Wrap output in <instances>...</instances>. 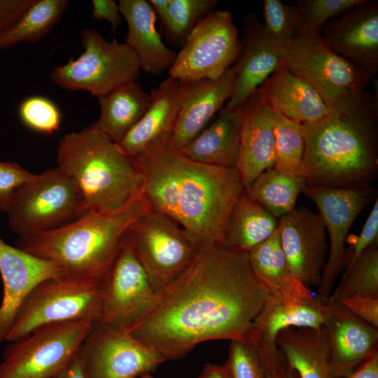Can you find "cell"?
Segmentation results:
<instances>
[{
  "mask_svg": "<svg viewBox=\"0 0 378 378\" xmlns=\"http://www.w3.org/2000/svg\"><path fill=\"white\" fill-rule=\"evenodd\" d=\"M269 295L253 271L248 252L223 245L204 247L156 293L151 308L127 332L165 360L179 359L202 342H246Z\"/></svg>",
  "mask_w": 378,
  "mask_h": 378,
  "instance_id": "6da1fadb",
  "label": "cell"
},
{
  "mask_svg": "<svg viewBox=\"0 0 378 378\" xmlns=\"http://www.w3.org/2000/svg\"><path fill=\"white\" fill-rule=\"evenodd\" d=\"M133 160L151 209L175 220L200 248L223 245L231 209L244 191L235 168L195 162L173 147Z\"/></svg>",
  "mask_w": 378,
  "mask_h": 378,
  "instance_id": "7a4b0ae2",
  "label": "cell"
},
{
  "mask_svg": "<svg viewBox=\"0 0 378 378\" xmlns=\"http://www.w3.org/2000/svg\"><path fill=\"white\" fill-rule=\"evenodd\" d=\"M301 124L305 142L302 175L307 187L366 188L378 173V105L364 91Z\"/></svg>",
  "mask_w": 378,
  "mask_h": 378,
  "instance_id": "3957f363",
  "label": "cell"
},
{
  "mask_svg": "<svg viewBox=\"0 0 378 378\" xmlns=\"http://www.w3.org/2000/svg\"><path fill=\"white\" fill-rule=\"evenodd\" d=\"M150 209L142 192L118 209L85 213L57 229L18 238L15 246L57 265L66 274L102 284L130 227Z\"/></svg>",
  "mask_w": 378,
  "mask_h": 378,
  "instance_id": "277c9868",
  "label": "cell"
},
{
  "mask_svg": "<svg viewBox=\"0 0 378 378\" xmlns=\"http://www.w3.org/2000/svg\"><path fill=\"white\" fill-rule=\"evenodd\" d=\"M57 163L72 181L84 214L118 209L143 192L136 162L93 124L59 141Z\"/></svg>",
  "mask_w": 378,
  "mask_h": 378,
  "instance_id": "5b68a950",
  "label": "cell"
},
{
  "mask_svg": "<svg viewBox=\"0 0 378 378\" xmlns=\"http://www.w3.org/2000/svg\"><path fill=\"white\" fill-rule=\"evenodd\" d=\"M282 63L310 85L330 110L365 91L371 78L334 52L320 31L302 30L279 48Z\"/></svg>",
  "mask_w": 378,
  "mask_h": 378,
  "instance_id": "8992f818",
  "label": "cell"
},
{
  "mask_svg": "<svg viewBox=\"0 0 378 378\" xmlns=\"http://www.w3.org/2000/svg\"><path fill=\"white\" fill-rule=\"evenodd\" d=\"M83 52L76 59L55 66L50 73L53 83L71 91L83 90L97 98L137 80L141 70L134 51L115 38L107 41L94 28L80 31Z\"/></svg>",
  "mask_w": 378,
  "mask_h": 378,
  "instance_id": "52a82bcc",
  "label": "cell"
},
{
  "mask_svg": "<svg viewBox=\"0 0 378 378\" xmlns=\"http://www.w3.org/2000/svg\"><path fill=\"white\" fill-rule=\"evenodd\" d=\"M102 284L64 274L43 281L22 304L6 341L12 342L44 326L78 320L99 321Z\"/></svg>",
  "mask_w": 378,
  "mask_h": 378,
  "instance_id": "ba28073f",
  "label": "cell"
},
{
  "mask_svg": "<svg viewBox=\"0 0 378 378\" xmlns=\"http://www.w3.org/2000/svg\"><path fill=\"white\" fill-rule=\"evenodd\" d=\"M96 323L86 319L50 324L9 342L0 363V378H55Z\"/></svg>",
  "mask_w": 378,
  "mask_h": 378,
  "instance_id": "9c48e42d",
  "label": "cell"
},
{
  "mask_svg": "<svg viewBox=\"0 0 378 378\" xmlns=\"http://www.w3.org/2000/svg\"><path fill=\"white\" fill-rule=\"evenodd\" d=\"M127 236L156 293L177 279L201 249L178 223L151 209L131 225Z\"/></svg>",
  "mask_w": 378,
  "mask_h": 378,
  "instance_id": "30bf717a",
  "label": "cell"
},
{
  "mask_svg": "<svg viewBox=\"0 0 378 378\" xmlns=\"http://www.w3.org/2000/svg\"><path fill=\"white\" fill-rule=\"evenodd\" d=\"M6 214L19 238L57 229L84 214L72 181L57 167L35 174Z\"/></svg>",
  "mask_w": 378,
  "mask_h": 378,
  "instance_id": "8fae6325",
  "label": "cell"
},
{
  "mask_svg": "<svg viewBox=\"0 0 378 378\" xmlns=\"http://www.w3.org/2000/svg\"><path fill=\"white\" fill-rule=\"evenodd\" d=\"M241 51V41L231 13L213 11L188 35L169 76L183 83L217 79L235 64Z\"/></svg>",
  "mask_w": 378,
  "mask_h": 378,
  "instance_id": "7c38bea8",
  "label": "cell"
},
{
  "mask_svg": "<svg viewBox=\"0 0 378 378\" xmlns=\"http://www.w3.org/2000/svg\"><path fill=\"white\" fill-rule=\"evenodd\" d=\"M87 378H136L165 359L127 331L97 323L79 349Z\"/></svg>",
  "mask_w": 378,
  "mask_h": 378,
  "instance_id": "4fadbf2b",
  "label": "cell"
},
{
  "mask_svg": "<svg viewBox=\"0 0 378 378\" xmlns=\"http://www.w3.org/2000/svg\"><path fill=\"white\" fill-rule=\"evenodd\" d=\"M304 194L316 204L330 240V251L317 286V296L327 302L336 279L345 270V243L351 226L363 209L375 197L377 190L366 188L307 187Z\"/></svg>",
  "mask_w": 378,
  "mask_h": 378,
  "instance_id": "5bb4252c",
  "label": "cell"
},
{
  "mask_svg": "<svg viewBox=\"0 0 378 378\" xmlns=\"http://www.w3.org/2000/svg\"><path fill=\"white\" fill-rule=\"evenodd\" d=\"M155 296L127 236L102 284L97 323L127 332L151 308Z\"/></svg>",
  "mask_w": 378,
  "mask_h": 378,
  "instance_id": "9a60e30c",
  "label": "cell"
},
{
  "mask_svg": "<svg viewBox=\"0 0 378 378\" xmlns=\"http://www.w3.org/2000/svg\"><path fill=\"white\" fill-rule=\"evenodd\" d=\"M331 305L317 296L304 303L288 305L270 295L253 319L246 340L268 372L286 363L276 345V336L289 327L321 328L328 321Z\"/></svg>",
  "mask_w": 378,
  "mask_h": 378,
  "instance_id": "2e32d148",
  "label": "cell"
},
{
  "mask_svg": "<svg viewBox=\"0 0 378 378\" xmlns=\"http://www.w3.org/2000/svg\"><path fill=\"white\" fill-rule=\"evenodd\" d=\"M282 250L296 278L309 288L317 287L327 260V232L318 213L298 206L279 219Z\"/></svg>",
  "mask_w": 378,
  "mask_h": 378,
  "instance_id": "e0dca14e",
  "label": "cell"
},
{
  "mask_svg": "<svg viewBox=\"0 0 378 378\" xmlns=\"http://www.w3.org/2000/svg\"><path fill=\"white\" fill-rule=\"evenodd\" d=\"M188 83L171 77L150 92V105L141 118L117 143L131 159L172 147L174 130Z\"/></svg>",
  "mask_w": 378,
  "mask_h": 378,
  "instance_id": "ac0fdd59",
  "label": "cell"
},
{
  "mask_svg": "<svg viewBox=\"0 0 378 378\" xmlns=\"http://www.w3.org/2000/svg\"><path fill=\"white\" fill-rule=\"evenodd\" d=\"M328 46L365 72H378V1L364 0L324 24L320 31Z\"/></svg>",
  "mask_w": 378,
  "mask_h": 378,
  "instance_id": "d6986e66",
  "label": "cell"
},
{
  "mask_svg": "<svg viewBox=\"0 0 378 378\" xmlns=\"http://www.w3.org/2000/svg\"><path fill=\"white\" fill-rule=\"evenodd\" d=\"M0 274L3 283L1 342L6 341L22 304L31 291L43 281L66 273L57 265L10 246L0 238Z\"/></svg>",
  "mask_w": 378,
  "mask_h": 378,
  "instance_id": "ffe728a7",
  "label": "cell"
},
{
  "mask_svg": "<svg viewBox=\"0 0 378 378\" xmlns=\"http://www.w3.org/2000/svg\"><path fill=\"white\" fill-rule=\"evenodd\" d=\"M241 22V51L234 64L235 78L225 109L245 104L281 62L280 48L269 37L257 15L246 13Z\"/></svg>",
  "mask_w": 378,
  "mask_h": 378,
  "instance_id": "44dd1931",
  "label": "cell"
},
{
  "mask_svg": "<svg viewBox=\"0 0 378 378\" xmlns=\"http://www.w3.org/2000/svg\"><path fill=\"white\" fill-rule=\"evenodd\" d=\"M329 304L332 310L323 326L329 340L331 374L332 378H344L377 350L378 328L341 302Z\"/></svg>",
  "mask_w": 378,
  "mask_h": 378,
  "instance_id": "7402d4cb",
  "label": "cell"
},
{
  "mask_svg": "<svg viewBox=\"0 0 378 378\" xmlns=\"http://www.w3.org/2000/svg\"><path fill=\"white\" fill-rule=\"evenodd\" d=\"M274 115L258 90L246 102L236 165L244 190L274 166Z\"/></svg>",
  "mask_w": 378,
  "mask_h": 378,
  "instance_id": "603a6c76",
  "label": "cell"
},
{
  "mask_svg": "<svg viewBox=\"0 0 378 378\" xmlns=\"http://www.w3.org/2000/svg\"><path fill=\"white\" fill-rule=\"evenodd\" d=\"M235 78L234 65L217 79L188 83L174 130L172 147L181 150L206 127L230 99Z\"/></svg>",
  "mask_w": 378,
  "mask_h": 378,
  "instance_id": "cb8c5ba5",
  "label": "cell"
},
{
  "mask_svg": "<svg viewBox=\"0 0 378 378\" xmlns=\"http://www.w3.org/2000/svg\"><path fill=\"white\" fill-rule=\"evenodd\" d=\"M258 92L274 112L302 125L315 123L330 111L318 92L281 61Z\"/></svg>",
  "mask_w": 378,
  "mask_h": 378,
  "instance_id": "d4e9b609",
  "label": "cell"
},
{
  "mask_svg": "<svg viewBox=\"0 0 378 378\" xmlns=\"http://www.w3.org/2000/svg\"><path fill=\"white\" fill-rule=\"evenodd\" d=\"M119 9L127 25L125 43L136 55L141 70L158 76L169 71L176 53L167 48L156 29L157 14L146 0H120Z\"/></svg>",
  "mask_w": 378,
  "mask_h": 378,
  "instance_id": "484cf974",
  "label": "cell"
},
{
  "mask_svg": "<svg viewBox=\"0 0 378 378\" xmlns=\"http://www.w3.org/2000/svg\"><path fill=\"white\" fill-rule=\"evenodd\" d=\"M246 105L223 108L215 120L180 151L201 164L236 169Z\"/></svg>",
  "mask_w": 378,
  "mask_h": 378,
  "instance_id": "4316f807",
  "label": "cell"
},
{
  "mask_svg": "<svg viewBox=\"0 0 378 378\" xmlns=\"http://www.w3.org/2000/svg\"><path fill=\"white\" fill-rule=\"evenodd\" d=\"M253 271L269 294L288 305L312 300L315 295L290 270L277 230L248 252Z\"/></svg>",
  "mask_w": 378,
  "mask_h": 378,
  "instance_id": "83f0119b",
  "label": "cell"
},
{
  "mask_svg": "<svg viewBox=\"0 0 378 378\" xmlns=\"http://www.w3.org/2000/svg\"><path fill=\"white\" fill-rule=\"evenodd\" d=\"M276 345L299 378H332L329 340L324 326L289 327L277 335Z\"/></svg>",
  "mask_w": 378,
  "mask_h": 378,
  "instance_id": "f1b7e54d",
  "label": "cell"
},
{
  "mask_svg": "<svg viewBox=\"0 0 378 378\" xmlns=\"http://www.w3.org/2000/svg\"><path fill=\"white\" fill-rule=\"evenodd\" d=\"M98 100L100 115L93 125L117 143L144 115L150 105V94L136 80L117 88Z\"/></svg>",
  "mask_w": 378,
  "mask_h": 378,
  "instance_id": "f546056e",
  "label": "cell"
},
{
  "mask_svg": "<svg viewBox=\"0 0 378 378\" xmlns=\"http://www.w3.org/2000/svg\"><path fill=\"white\" fill-rule=\"evenodd\" d=\"M279 219L244 191L232 206L226 223L223 245L249 252L278 228Z\"/></svg>",
  "mask_w": 378,
  "mask_h": 378,
  "instance_id": "4dcf8cb0",
  "label": "cell"
},
{
  "mask_svg": "<svg viewBox=\"0 0 378 378\" xmlns=\"http://www.w3.org/2000/svg\"><path fill=\"white\" fill-rule=\"evenodd\" d=\"M307 187L304 176L281 173L273 167L259 175L244 192L279 219L296 208L298 197Z\"/></svg>",
  "mask_w": 378,
  "mask_h": 378,
  "instance_id": "1f68e13d",
  "label": "cell"
},
{
  "mask_svg": "<svg viewBox=\"0 0 378 378\" xmlns=\"http://www.w3.org/2000/svg\"><path fill=\"white\" fill-rule=\"evenodd\" d=\"M68 0H34L24 14L0 36V50L19 43H36L61 20Z\"/></svg>",
  "mask_w": 378,
  "mask_h": 378,
  "instance_id": "d6a6232c",
  "label": "cell"
},
{
  "mask_svg": "<svg viewBox=\"0 0 378 378\" xmlns=\"http://www.w3.org/2000/svg\"><path fill=\"white\" fill-rule=\"evenodd\" d=\"M357 296L378 298V244L366 248L347 270L327 302Z\"/></svg>",
  "mask_w": 378,
  "mask_h": 378,
  "instance_id": "836d02e7",
  "label": "cell"
},
{
  "mask_svg": "<svg viewBox=\"0 0 378 378\" xmlns=\"http://www.w3.org/2000/svg\"><path fill=\"white\" fill-rule=\"evenodd\" d=\"M274 132L275 136L274 168L287 174L302 175L305 142L301 124L274 112Z\"/></svg>",
  "mask_w": 378,
  "mask_h": 378,
  "instance_id": "e575fe53",
  "label": "cell"
},
{
  "mask_svg": "<svg viewBox=\"0 0 378 378\" xmlns=\"http://www.w3.org/2000/svg\"><path fill=\"white\" fill-rule=\"evenodd\" d=\"M216 0H170L162 21L166 35L173 44L182 46L196 24L214 11Z\"/></svg>",
  "mask_w": 378,
  "mask_h": 378,
  "instance_id": "d590c367",
  "label": "cell"
},
{
  "mask_svg": "<svg viewBox=\"0 0 378 378\" xmlns=\"http://www.w3.org/2000/svg\"><path fill=\"white\" fill-rule=\"evenodd\" d=\"M364 0H298L295 9L299 31H321L326 23L337 18Z\"/></svg>",
  "mask_w": 378,
  "mask_h": 378,
  "instance_id": "8d00e7d4",
  "label": "cell"
},
{
  "mask_svg": "<svg viewBox=\"0 0 378 378\" xmlns=\"http://www.w3.org/2000/svg\"><path fill=\"white\" fill-rule=\"evenodd\" d=\"M18 116L27 127L46 135L55 134L61 127L59 108L51 99L43 96H31L22 100L18 107Z\"/></svg>",
  "mask_w": 378,
  "mask_h": 378,
  "instance_id": "74e56055",
  "label": "cell"
},
{
  "mask_svg": "<svg viewBox=\"0 0 378 378\" xmlns=\"http://www.w3.org/2000/svg\"><path fill=\"white\" fill-rule=\"evenodd\" d=\"M262 23L269 37L279 48L286 46L299 32L297 15L294 6L280 0L263 1Z\"/></svg>",
  "mask_w": 378,
  "mask_h": 378,
  "instance_id": "f35d334b",
  "label": "cell"
},
{
  "mask_svg": "<svg viewBox=\"0 0 378 378\" xmlns=\"http://www.w3.org/2000/svg\"><path fill=\"white\" fill-rule=\"evenodd\" d=\"M223 365L231 378H267V371L260 356L247 342L230 341Z\"/></svg>",
  "mask_w": 378,
  "mask_h": 378,
  "instance_id": "ab89813d",
  "label": "cell"
},
{
  "mask_svg": "<svg viewBox=\"0 0 378 378\" xmlns=\"http://www.w3.org/2000/svg\"><path fill=\"white\" fill-rule=\"evenodd\" d=\"M34 175L17 162L0 161L1 211H7L16 194Z\"/></svg>",
  "mask_w": 378,
  "mask_h": 378,
  "instance_id": "60d3db41",
  "label": "cell"
},
{
  "mask_svg": "<svg viewBox=\"0 0 378 378\" xmlns=\"http://www.w3.org/2000/svg\"><path fill=\"white\" fill-rule=\"evenodd\" d=\"M378 244V199L369 214L359 236L346 250L345 270L349 269L358 257L368 247Z\"/></svg>",
  "mask_w": 378,
  "mask_h": 378,
  "instance_id": "b9f144b4",
  "label": "cell"
},
{
  "mask_svg": "<svg viewBox=\"0 0 378 378\" xmlns=\"http://www.w3.org/2000/svg\"><path fill=\"white\" fill-rule=\"evenodd\" d=\"M341 303L358 318L378 328V298L357 296Z\"/></svg>",
  "mask_w": 378,
  "mask_h": 378,
  "instance_id": "7bdbcfd3",
  "label": "cell"
},
{
  "mask_svg": "<svg viewBox=\"0 0 378 378\" xmlns=\"http://www.w3.org/2000/svg\"><path fill=\"white\" fill-rule=\"evenodd\" d=\"M34 0H0V36L24 14Z\"/></svg>",
  "mask_w": 378,
  "mask_h": 378,
  "instance_id": "ee69618b",
  "label": "cell"
},
{
  "mask_svg": "<svg viewBox=\"0 0 378 378\" xmlns=\"http://www.w3.org/2000/svg\"><path fill=\"white\" fill-rule=\"evenodd\" d=\"M91 4L92 18L109 22L115 31L122 21L118 3L113 0H92Z\"/></svg>",
  "mask_w": 378,
  "mask_h": 378,
  "instance_id": "f6af8a7d",
  "label": "cell"
},
{
  "mask_svg": "<svg viewBox=\"0 0 378 378\" xmlns=\"http://www.w3.org/2000/svg\"><path fill=\"white\" fill-rule=\"evenodd\" d=\"M344 378H378L377 350L373 352L358 368Z\"/></svg>",
  "mask_w": 378,
  "mask_h": 378,
  "instance_id": "bcb514c9",
  "label": "cell"
},
{
  "mask_svg": "<svg viewBox=\"0 0 378 378\" xmlns=\"http://www.w3.org/2000/svg\"><path fill=\"white\" fill-rule=\"evenodd\" d=\"M78 351L55 378H87L83 370Z\"/></svg>",
  "mask_w": 378,
  "mask_h": 378,
  "instance_id": "7dc6e473",
  "label": "cell"
},
{
  "mask_svg": "<svg viewBox=\"0 0 378 378\" xmlns=\"http://www.w3.org/2000/svg\"><path fill=\"white\" fill-rule=\"evenodd\" d=\"M198 378H231L224 365L207 363Z\"/></svg>",
  "mask_w": 378,
  "mask_h": 378,
  "instance_id": "c3c4849f",
  "label": "cell"
},
{
  "mask_svg": "<svg viewBox=\"0 0 378 378\" xmlns=\"http://www.w3.org/2000/svg\"><path fill=\"white\" fill-rule=\"evenodd\" d=\"M267 378H299L296 372L288 367L287 363L267 372Z\"/></svg>",
  "mask_w": 378,
  "mask_h": 378,
  "instance_id": "681fc988",
  "label": "cell"
},
{
  "mask_svg": "<svg viewBox=\"0 0 378 378\" xmlns=\"http://www.w3.org/2000/svg\"><path fill=\"white\" fill-rule=\"evenodd\" d=\"M148 1L155 13L159 15L161 21H162L167 13L170 0H150Z\"/></svg>",
  "mask_w": 378,
  "mask_h": 378,
  "instance_id": "f907efd6",
  "label": "cell"
},
{
  "mask_svg": "<svg viewBox=\"0 0 378 378\" xmlns=\"http://www.w3.org/2000/svg\"><path fill=\"white\" fill-rule=\"evenodd\" d=\"M140 377L141 378H155L153 376H151L150 374L141 375Z\"/></svg>",
  "mask_w": 378,
  "mask_h": 378,
  "instance_id": "816d5d0a",
  "label": "cell"
}]
</instances>
